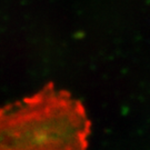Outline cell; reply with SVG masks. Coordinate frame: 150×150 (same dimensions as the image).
Masks as SVG:
<instances>
[{
  "instance_id": "cell-1",
  "label": "cell",
  "mask_w": 150,
  "mask_h": 150,
  "mask_svg": "<svg viewBox=\"0 0 150 150\" xmlns=\"http://www.w3.org/2000/svg\"><path fill=\"white\" fill-rule=\"evenodd\" d=\"M89 134L82 103L51 83L0 108V150H87Z\"/></svg>"
}]
</instances>
